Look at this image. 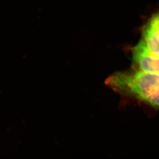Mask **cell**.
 <instances>
[{
  "instance_id": "cell-1",
  "label": "cell",
  "mask_w": 159,
  "mask_h": 159,
  "mask_svg": "<svg viewBox=\"0 0 159 159\" xmlns=\"http://www.w3.org/2000/svg\"><path fill=\"white\" fill-rule=\"evenodd\" d=\"M105 84L119 93L159 108V74L136 70L117 72L107 78Z\"/></svg>"
},
{
  "instance_id": "cell-3",
  "label": "cell",
  "mask_w": 159,
  "mask_h": 159,
  "mask_svg": "<svg viewBox=\"0 0 159 159\" xmlns=\"http://www.w3.org/2000/svg\"><path fill=\"white\" fill-rule=\"evenodd\" d=\"M142 33L148 48L159 54V12L152 16L144 25Z\"/></svg>"
},
{
  "instance_id": "cell-2",
  "label": "cell",
  "mask_w": 159,
  "mask_h": 159,
  "mask_svg": "<svg viewBox=\"0 0 159 159\" xmlns=\"http://www.w3.org/2000/svg\"><path fill=\"white\" fill-rule=\"evenodd\" d=\"M132 60L137 70L159 74V54L150 51L143 39L133 48Z\"/></svg>"
}]
</instances>
